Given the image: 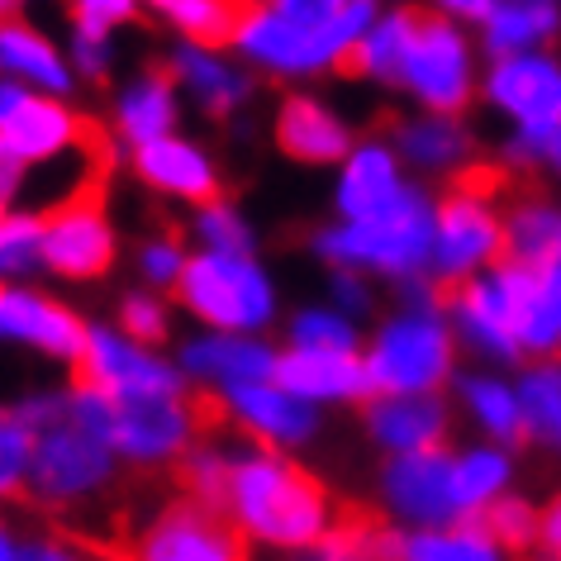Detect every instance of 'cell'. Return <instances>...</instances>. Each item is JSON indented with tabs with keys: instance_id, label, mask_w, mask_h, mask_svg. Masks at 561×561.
I'll list each match as a JSON object with an SVG mask.
<instances>
[{
	"instance_id": "1",
	"label": "cell",
	"mask_w": 561,
	"mask_h": 561,
	"mask_svg": "<svg viewBox=\"0 0 561 561\" xmlns=\"http://www.w3.org/2000/svg\"><path fill=\"white\" fill-rule=\"evenodd\" d=\"M219 510L243 547L280 557H314L319 542L339 528L329 490L300 467L296 453L257 443H238Z\"/></svg>"
},
{
	"instance_id": "2",
	"label": "cell",
	"mask_w": 561,
	"mask_h": 561,
	"mask_svg": "<svg viewBox=\"0 0 561 561\" xmlns=\"http://www.w3.org/2000/svg\"><path fill=\"white\" fill-rule=\"evenodd\" d=\"M15 404L34 428L24 500L38 504L44 514H87L95 504H105V495L124 476V461L110 443V433L87 424L72 410L67 381L20 390Z\"/></svg>"
},
{
	"instance_id": "3",
	"label": "cell",
	"mask_w": 561,
	"mask_h": 561,
	"mask_svg": "<svg viewBox=\"0 0 561 561\" xmlns=\"http://www.w3.org/2000/svg\"><path fill=\"white\" fill-rule=\"evenodd\" d=\"M376 0H353L329 20H305L272 0H243L229 48L266 81H319L353 62L357 38L376 20Z\"/></svg>"
},
{
	"instance_id": "4",
	"label": "cell",
	"mask_w": 561,
	"mask_h": 561,
	"mask_svg": "<svg viewBox=\"0 0 561 561\" xmlns=\"http://www.w3.org/2000/svg\"><path fill=\"white\" fill-rule=\"evenodd\" d=\"M457 353L453 314L433 296L428 276L400 280L396 310L362 339L371 390H443L457 381Z\"/></svg>"
},
{
	"instance_id": "5",
	"label": "cell",
	"mask_w": 561,
	"mask_h": 561,
	"mask_svg": "<svg viewBox=\"0 0 561 561\" xmlns=\"http://www.w3.org/2000/svg\"><path fill=\"white\" fill-rule=\"evenodd\" d=\"M172 300L195 329L272 333L280 324V286L272 266L257 257V248H191V262L176 280Z\"/></svg>"
},
{
	"instance_id": "6",
	"label": "cell",
	"mask_w": 561,
	"mask_h": 561,
	"mask_svg": "<svg viewBox=\"0 0 561 561\" xmlns=\"http://www.w3.org/2000/svg\"><path fill=\"white\" fill-rule=\"evenodd\" d=\"M428 243H433V201L410 191L396 209L371 219H333L314 233V257L324 266H357L376 280H414L428 276Z\"/></svg>"
},
{
	"instance_id": "7",
	"label": "cell",
	"mask_w": 561,
	"mask_h": 561,
	"mask_svg": "<svg viewBox=\"0 0 561 561\" xmlns=\"http://www.w3.org/2000/svg\"><path fill=\"white\" fill-rule=\"evenodd\" d=\"M396 87L410 95L419 110H447L461 115L476 91H481V58L467 34V24L443 15H419L404 62L396 72Z\"/></svg>"
},
{
	"instance_id": "8",
	"label": "cell",
	"mask_w": 561,
	"mask_h": 561,
	"mask_svg": "<svg viewBox=\"0 0 561 561\" xmlns=\"http://www.w3.org/2000/svg\"><path fill=\"white\" fill-rule=\"evenodd\" d=\"M91 319H81L44 280H10L0 286V353L38 362L48 371H77Z\"/></svg>"
},
{
	"instance_id": "9",
	"label": "cell",
	"mask_w": 561,
	"mask_h": 561,
	"mask_svg": "<svg viewBox=\"0 0 561 561\" xmlns=\"http://www.w3.org/2000/svg\"><path fill=\"white\" fill-rule=\"evenodd\" d=\"M201 433L205 419L201 404L191 400V390L129 396L110 404V443H115L124 471H172L201 443Z\"/></svg>"
},
{
	"instance_id": "10",
	"label": "cell",
	"mask_w": 561,
	"mask_h": 561,
	"mask_svg": "<svg viewBox=\"0 0 561 561\" xmlns=\"http://www.w3.org/2000/svg\"><path fill=\"white\" fill-rule=\"evenodd\" d=\"M518 280H524V262L500 257L495 266L461 280L447 314H453L461 353H471L485 367H510L518 353Z\"/></svg>"
},
{
	"instance_id": "11",
	"label": "cell",
	"mask_w": 561,
	"mask_h": 561,
	"mask_svg": "<svg viewBox=\"0 0 561 561\" xmlns=\"http://www.w3.org/2000/svg\"><path fill=\"white\" fill-rule=\"evenodd\" d=\"M504 257V215L490 195L461 186L433 201V243H428V280L433 286H461L476 272Z\"/></svg>"
},
{
	"instance_id": "12",
	"label": "cell",
	"mask_w": 561,
	"mask_h": 561,
	"mask_svg": "<svg viewBox=\"0 0 561 561\" xmlns=\"http://www.w3.org/2000/svg\"><path fill=\"white\" fill-rule=\"evenodd\" d=\"M119 262V229L101 195H77L44 215V276L58 286H101Z\"/></svg>"
},
{
	"instance_id": "13",
	"label": "cell",
	"mask_w": 561,
	"mask_h": 561,
	"mask_svg": "<svg viewBox=\"0 0 561 561\" xmlns=\"http://www.w3.org/2000/svg\"><path fill=\"white\" fill-rule=\"evenodd\" d=\"M81 381L101 386L105 396L129 400V396H162V390H191L181 376L176 357L158 343H138L119 324H91L87 347H81L77 371Z\"/></svg>"
},
{
	"instance_id": "14",
	"label": "cell",
	"mask_w": 561,
	"mask_h": 561,
	"mask_svg": "<svg viewBox=\"0 0 561 561\" xmlns=\"http://www.w3.org/2000/svg\"><path fill=\"white\" fill-rule=\"evenodd\" d=\"M176 367L186 376L195 396L224 400L229 390L248 381H266L276 376L280 347L266 333H229V329H191L186 339H176Z\"/></svg>"
},
{
	"instance_id": "15",
	"label": "cell",
	"mask_w": 561,
	"mask_h": 561,
	"mask_svg": "<svg viewBox=\"0 0 561 561\" xmlns=\"http://www.w3.org/2000/svg\"><path fill=\"white\" fill-rule=\"evenodd\" d=\"M224 424H229L243 443L276 447V453H300L319 438L324 428V410L296 396L286 381L266 376V381H248L219 400Z\"/></svg>"
},
{
	"instance_id": "16",
	"label": "cell",
	"mask_w": 561,
	"mask_h": 561,
	"mask_svg": "<svg viewBox=\"0 0 561 561\" xmlns=\"http://www.w3.org/2000/svg\"><path fill=\"white\" fill-rule=\"evenodd\" d=\"M162 67L205 119H238L257 95V72L224 44H205V38H176L167 48Z\"/></svg>"
},
{
	"instance_id": "17",
	"label": "cell",
	"mask_w": 561,
	"mask_h": 561,
	"mask_svg": "<svg viewBox=\"0 0 561 561\" xmlns=\"http://www.w3.org/2000/svg\"><path fill=\"white\" fill-rule=\"evenodd\" d=\"M134 552L144 561H233L243 557V538L224 518V510L205 500H172L138 528Z\"/></svg>"
},
{
	"instance_id": "18",
	"label": "cell",
	"mask_w": 561,
	"mask_h": 561,
	"mask_svg": "<svg viewBox=\"0 0 561 561\" xmlns=\"http://www.w3.org/2000/svg\"><path fill=\"white\" fill-rule=\"evenodd\" d=\"M481 95L510 129L561 119V58L552 48L500 53L481 77Z\"/></svg>"
},
{
	"instance_id": "19",
	"label": "cell",
	"mask_w": 561,
	"mask_h": 561,
	"mask_svg": "<svg viewBox=\"0 0 561 561\" xmlns=\"http://www.w3.org/2000/svg\"><path fill=\"white\" fill-rule=\"evenodd\" d=\"M129 158V172L144 191H152L158 201H172V205H201L209 195L224 191V172H219V158L209 152L201 138L191 134H162L152 144H138L124 152Z\"/></svg>"
},
{
	"instance_id": "20",
	"label": "cell",
	"mask_w": 561,
	"mask_h": 561,
	"mask_svg": "<svg viewBox=\"0 0 561 561\" xmlns=\"http://www.w3.org/2000/svg\"><path fill=\"white\" fill-rule=\"evenodd\" d=\"M414 191V172L404 167L390 138H357L333 167V219H371L396 209Z\"/></svg>"
},
{
	"instance_id": "21",
	"label": "cell",
	"mask_w": 561,
	"mask_h": 561,
	"mask_svg": "<svg viewBox=\"0 0 561 561\" xmlns=\"http://www.w3.org/2000/svg\"><path fill=\"white\" fill-rule=\"evenodd\" d=\"M81 144H91V119L72 105V95H48V91H20L10 115L0 119V152L24 167L62 158Z\"/></svg>"
},
{
	"instance_id": "22",
	"label": "cell",
	"mask_w": 561,
	"mask_h": 561,
	"mask_svg": "<svg viewBox=\"0 0 561 561\" xmlns=\"http://www.w3.org/2000/svg\"><path fill=\"white\" fill-rule=\"evenodd\" d=\"M381 504L400 528H433L457 518L453 500V453L428 447V453H400L381 467Z\"/></svg>"
},
{
	"instance_id": "23",
	"label": "cell",
	"mask_w": 561,
	"mask_h": 561,
	"mask_svg": "<svg viewBox=\"0 0 561 561\" xmlns=\"http://www.w3.org/2000/svg\"><path fill=\"white\" fill-rule=\"evenodd\" d=\"M181 119H186V95H181L167 67H138V72H129L115 87L105 110V129L124 152L138 144H152L162 134H176Z\"/></svg>"
},
{
	"instance_id": "24",
	"label": "cell",
	"mask_w": 561,
	"mask_h": 561,
	"mask_svg": "<svg viewBox=\"0 0 561 561\" xmlns=\"http://www.w3.org/2000/svg\"><path fill=\"white\" fill-rule=\"evenodd\" d=\"M447 428H453V410L443 390H371L367 396V438L381 457L443 447Z\"/></svg>"
},
{
	"instance_id": "25",
	"label": "cell",
	"mask_w": 561,
	"mask_h": 561,
	"mask_svg": "<svg viewBox=\"0 0 561 561\" xmlns=\"http://www.w3.org/2000/svg\"><path fill=\"white\" fill-rule=\"evenodd\" d=\"M272 134H276V148L300 167H339L343 152L357 144L343 110L314 91H290L276 105Z\"/></svg>"
},
{
	"instance_id": "26",
	"label": "cell",
	"mask_w": 561,
	"mask_h": 561,
	"mask_svg": "<svg viewBox=\"0 0 561 561\" xmlns=\"http://www.w3.org/2000/svg\"><path fill=\"white\" fill-rule=\"evenodd\" d=\"M0 77L20 81L30 91H48V95H77L81 87L62 38H53L44 24H34L24 15L0 20Z\"/></svg>"
},
{
	"instance_id": "27",
	"label": "cell",
	"mask_w": 561,
	"mask_h": 561,
	"mask_svg": "<svg viewBox=\"0 0 561 561\" xmlns=\"http://www.w3.org/2000/svg\"><path fill=\"white\" fill-rule=\"evenodd\" d=\"M276 381H286L296 396H305L319 410H343V404H367L371 381L362 353H310V347L280 343Z\"/></svg>"
},
{
	"instance_id": "28",
	"label": "cell",
	"mask_w": 561,
	"mask_h": 561,
	"mask_svg": "<svg viewBox=\"0 0 561 561\" xmlns=\"http://www.w3.org/2000/svg\"><path fill=\"white\" fill-rule=\"evenodd\" d=\"M390 144L404 158V167L419 176H447L461 172L471 158V134L467 124L447 110H419L414 119H400V129L390 134Z\"/></svg>"
},
{
	"instance_id": "29",
	"label": "cell",
	"mask_w": 561,
	"mask_h": 561,
	"mask_svg": "<svg viewBox=\"0 0 561 561\" xmlns=\"http://www.w3.org/2000/svg\"><path fill=\"white\" fill-rule=\"evenodd\" d=\"M457 400L467 424L476 428V438L510 443V447L524 438V396H518V381H510L504 371L481 362V371L457 376Z\"/></svg>"
},
{
	"instance_id": "30",
	"label": "cell",
	"mask_w": 561,
	"mask_h": 561,
	"mask_svg": "<svg viewBox=\"0 0 561 561\" xmlns=\"http://www.w3.org/2000/svg\"><path fill=\"white\" fill-rule=\"evenodd\" d=\"M376 552L404 561H495L504 557V547L485 528V518H447V524L433 528H400Z\"/></svg>"
},
{
	"instance_id": "31",
	"label": "cell",
	"mask_w": 561,
	"mask_h": 561,
	"mask_svg": "<svg viewBox=\"0 0 561 561\" xmlns=\"http://www.w3.org/2000/svg\"><path fill=\"white\" fill-rule=\"evenodd\" d=\"M514 490V453L510 443L476 438L453 453V500L457 518H485L495 500Z\"/></svg>"
},
{
	"instance_id": "32",
	"label": "cell",
	"mask_w": 561,
	"mask_h": 561,
	"mask_svg": "<svg viewBox=\"0 0 561 561\" xmlns=\"http://www.w3.org/2000/svg\"><path fill=\"white\" fill-rule=\"evenodd\" d=\"M518 353L561 357V257L528 266L518 280Z\"/></svg>"
},
{
	"instance_id": "33",
	"label": "cell",
	"mask_w": 561,
	"mask_h": 561,
	"mask_svg": "<svg viewBox=\"0 0 561 561\" xmlns=\"http://www.w3.org/2000/svg\"><path fill=\"white\" fill-rule=\"evenodd\" d=\"M476 34L490 58L547 48L561 34V0H495L485 20L476 24Z\"/></svg>"
},
{
	"instance_id": "34",
	"label": "cell",
	"mask_w": 561,
	"mask_h": 561,
	"mask_svg": "<svg viewBox=\"0 0 561 561\" xmlns=\"http://www.w3.org/2000/svg\"><path fill=\"white\" fill-rule=\"evenodd\" d=\"M518 396H524V438L561 457V357H533V367L518 371Z\"/></svg>"
},
{
	"instance_id": "35",
	"label": "cell",
	"mask_w": 561,
	"mask_h": 561,
	"mask_svg": "<svg viewBox=\"0 0 561 561\" xmlns=\"http://www.w3.org/2000/svg\"><path fill=\"white\" fill-rule=\"evenodd\" d=\"M414 20L410 10H376V20L367 24V34L357 38L353 48V72H362L376 87H396V72L404 62V48H410V34H414Z\"/></svg>"
},
{
	"instance_id": "36",
	"label": "cell",
	"mask_w": 561,
	"mask_h": 561,
	"mask_svg": "<svg viewBox=\"0 0 561 561\" xmlns=\"http://www.w3.org/2000/svg\"><path fill=\"white\" fill-rule=\"evenodd\" d=\"M504 257L542 266L561 257V205L524 201L504 215Z\"/></svg>"
},
{
	"instance_id": "37",
	"label": "cell",
	"mask_w": 561,
	"mask_h": 561,
	"mask_svg": "<svg viewBox=\"0 0 561 561\" xmlns=\"http://www.w3.org/2000/svg\"><path fill=\"white\" fill-rule=\"evenodd\" d=\"M362 319L339 310L333 300H314L290 310L286 319V347H310V353H362Z\"/></svg>"
},
{
	"instance_id": "38",
	"label": "cell",
	"mask_w": 561,
	"mask_h": 561,
	"mask_svg": "<svg viewBox=\"0 0 561 561\" xmlns=\"http://www.w3.org/2000/svg\"><path fill=\"white\" fill-rule=\"evenodd\" d=\"M10 280H48L44 276V215L10 209L0 215V286Z\"/></svg>"
},
{
	"instance_id": "39",
	"label": "cell",
	"mask_w": 561,
	"mask_h": 561,
	"mask_svg": "<svg viewBox=\"0 0 561 561\" xmlns=\"http://www.w3.org/2000/svg\"><path fill=\"white\" fill-rule=\"evenodd\" d=\"M191 248H219V252H248L257 248V229L229 195H209L191 205Z\"/></svg>"
},
{
	"instance_id": "40",
	"label": "cell",
	"mask_w": 561,
	"mask_h": 561,
	"mask_svg": "<svg viewBox=\"0 0 561 561\" xmlns=\"http://www.w3.org/2000/svg\"><path fill=\"white\" fill-rule=\"evenodd\" d=\"M243 0H162L158 15L176 38H205V44H229L233 20Z\"/></svg>"
},
{
	"instance_id": "41",
	"label": "cell",
	"mask_w": 561,
	"mask_h": 561,
	"mask_svg": "<svg viewBox=\"0 0 561 561\" xmlns=\"http://www.w3.org/2000/svg\"><path fill=\"white\" fill-rule=\"evenodd\" d=\"M238 443H243V438H238ZM238 443H229V438H205V433H201V443H195L191 453L181 457V467H176L181 471V490L219 510L224 485H229V471H233V457H238Z\"/></svg>"
},
{
	"instance_id": "42",
	"label": "cell",
	"mask_w": 561,
	"mask_h": 561,
	"mask_svg": "<svg viewBox=\"0 0 561 561\" xmlns=\"http://www.w3.org/2000/svg\"><path fill=\"white\" fill-rule=\"evenodd\" d=\"M115 324L129 333V339H138V343L167 347L176 339V300H172V290L138 286V290H129V296H119Z\"/></svg>"
},
{
	"instance_id": "43",
	"label": "cell",
	"mask_w": 561,
	"mask_h": 561,
	"mask_svg": "<svg viewBox=\"0 0 561 561\" xmlns=\"http://www.w3.org/2000/svg\"><path fill=\"white\" fill-rule=\"evenodd\" d=\"M30 453H34V428L20 414L15 400H0V504L24 500L30 485Z\"/></svg>"
},
{
	"instance_id": "44",
	"label": "cell",
	"mask_w": 561,
	"mask_h": 561,
	"mask_svg": "<svg viewBox=\"0 0 561 561\" xmlns=\"http://www.w3.org/2000/svg\"><path fill=\"white\" fill-rule=\"evenodd\" d=\"M186 262H191V243L181 233H148L134 248V276L138 286H152V290H176Z\"/></svg>"
},
{
	"instance_id": "45",
	"label": "cell",
	"mask_w": 561,
	"mask_h": 561,
	"mask_svg": "<svg viewBox=\"0 0 561 561\" xmlns=\"http://www.w3.org/2000/svg\"><path fill=\"white\" fill-rule=\"evenodd\" d=\"M62 48L77 67L81 87H101V81H110V72H115V62H119V34L87 30V24H67Z\"/></svg>"
},
{
	"instance_id": "46",
	"label": "cell",
	"mask_w": 561,
	"mask_h": 561,
	"mask_svg": "<svg viewBox=\"0 0 561 561\" xmlns=\"http://www.w3.org/2000/svg\"><path fill=\"white\" fill-rule=\"evenodd\" d=\"M81 557L77 542H58L48 533L20 524L10 504H0V561H72Z\"/></svg>"
},
{
	"instance_id": "47",
	"label": "cell",
	"mask_w": 561,
	"mask_h": 561,
	"mask_svg": "<svg viewBox=\"0 0 561 561\" xmlns=\"http://www.w3.org/2000/svg\"><path fill=\"white\" fill-rule=\"evenodd\" d=\"M510 158L538 172H557L561 176V119L547 124H518L510 129Z\"/></svg>"
},
{
	"instance_id": "48",
	"label": "cell",
	"mask_w": 561,
	"mask_h": 561,
	"mask_svg": "<svg viewBox=\"0 0 561 561\" xmlns=\"http://www.w3.org/2000/svg\"><path fill=\"white\" fill-rule=\"evenodd\" d=\"M67 24H87V30H105V34H124L129 24L144 15V0H62Z\"/></svg>"
},
{
	"instance_id": "49",
	"label": "cell",
	"mask_w": 561,
	"mask_h": 561,
	"mask_svg": "<svg viewBox=\"0 0 561 561\" xmlns=\"http://www.w3.org/2000/svg\"><path fill=\"white\" fill-rule=\"evenodd\" d=\"M485 528L495 533V542L504 547V552H514V547L538 542V514H533L524 500H514V490L485 510Z\"/></svg>"
},
{
	"instance_id": "50",
	"label": "cell",
	"mask_w": 561,
	"mask_h": 561,
	"mask_svg": "<svg viewBox=\"0 0 561 561\" xmlns=\"http://www.w3.org/2000/svg\"><path fill=\"white\" fill-rule=\"evenodd\" d=\"M324 300H333L353 319H371L376 314V276L357 272V266H329Z\"/></svg>"
},
{
	"instance_id": "51",
	"label": "cell",
	"mask_w": 561,
	"mask_h": 561,
	"mask_svg": "<svg viewBox=\"0 0 561 561\" xmlns=\"http://www.w3.org/2000/svg\"><path fill=\"white\" fill-rule=\"evenodd\" d=\"M428 5H433V15L457 20V24H467V30H476V24L485 20V10L495 5V0H428Z\"/></svg>"
},
{
	"instance_id": "52",
	"label": "cell",
	"mask_w": 561,
	"mask_h": 561,
	"mask_svg": "<svg viewBox=\"0 0 561 561\" xmlns=\"http://www.w3.org/2000/svg\"><path fill=\"white\" fill-rule=\"evenodd\" d=\"M20 181H24V162H15V158H5V152H0V215L20 209Z\"/></svg>"
},
{
	"instance_id": "53",
	"label": "cell",
	"mask_w": 561,
	"mask_h": 561,
	"mask_svg": "<svg viewBox=\"0 0 561 561\" xmlns=\"http://www.w3.org/2000/svg\"><path fill=\"white\" fill-rule=\"evenodd\" d=\"M538 547L542 552H552V557H561V490H557V500L538 514Z\"/></svg>"
},
{
	"instance_id": "54",
	"label": "cell",
	"mask_w": 561,
	"mask_h": 561,
	"mask_svg": "<svg viewBox=\"0 0 561 561\" xmlns=\"http://www.w3.org/2000/svg\"><path fill=\"white\" fill-rule=\"evenodd\" d=\"M272 5L290 10V15H305V20H329V15H339V10L353 5V0H272Z\"/></svg>"
},
{
	"instance_id": "55",
	"label": "cell",
	"mask_w": 561,
	"mask_h": 561,
	"mask_svg": "<svg viewBox=\"0 0 561 561\" xmlns=\"http://www.w3.org/2000/svg\"><path fill=\"white\" fill-rule=\"evenodd\" d=\"M20 10H24V0H0V20H5V15H20Z\"/></svg>"
},
{
	"instance_id": "56",
	"label": "cell",
	"mask_w": 561,
	"mask_h": 561,
	"mask_svg": "<svg viewBox=\"0 0 561 561\" xmlns=\"http://www.w3.org/2000/svg\"><path fill=\"white\" fill-rule=\"evenodd\" d=\"M144 5H148V10H158V5H162V0H144Z\"/></svg>"
}]
</instances>
